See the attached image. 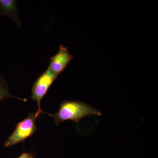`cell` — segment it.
Segmentation results:
<instances>
[{"mask_svg":"<svg viewBox=\"0 0 158 158\" xmlns=\"http://www.w3.org/2000/svg\"><path fill=\"white\" fill-rule=\"evenodd\" d=\"M57 77V76L48 68L45 72L39 76L33 85L31 98L33 101L37 102L38 109L36 113L38 116L41 113H45L41 110L40 105L41 101Z\"/></svg>","mask_w":158,"mask_h":158,"instance_id":"3957f363","label":"cell"},{"mask_svg":"<svg viewBox=\"0 0 158 158\" xmlns=\"http://www.w3.org/2000/svg\"><path fill=\"white\" fill-rule=\"evenodd\" d=\"M73 57V55L69 53L68 47L60 44L58 52L51 57L49 65L48 68L58 77L67 67Z\"/></svg>","mask_w":158,"mask_h":158,"instance_id":"277c9868","label":"cell"},{"mask_svg":"<svg viewBox=\"0 0 158 158\" xmlns=\"http://www.w3.org/2000/svg\"><path fill=\"white\" fill-rule=\"evenodd\" d=\"M0 16L9 17L18 27H21V23L18 14L17 1L0 0Z\"/></svg>","mask_w":158,"mask_h":158,"instance_id":"5b68a950","label":"cell"},{"mask_svg":"<svg viewBox=\"0 0 158 158\" xmlns=\"http://www.w3.org/2000/svg\"><path fill=\"white\" fill-rule=\"evenodd\" d=\"M54 118L56 125L70 120L78 123L81 119L88 116H100L102 112L85 102L77 101H63L59 111L55 114H48Z\"/></svg>","mask_w":158,"mask_h":158,"instance_id":"6da1fadb","label":"cell"},{"mask_svg":"<svg viewBox=\"0 0 158 158\" xmlns=\"http://www.w3.org/2000/svg\"><path fill=\"white\" fill-rule=\"evenodd\" d=\"M17 158H35V155L32 152H24Z\"/></svg>","mask_w":158,"mask_h":158,"instance_id":"52a82bcc","label":"cell"},{"mask_svg":"<svg viewBox=\"0 0 158 158\" xmlns=\"http://www.w3.org/2000/svg\"><path fill=\"white\" fill-rule=\"evenodd\" d=\"M38 116L36 113H31L19 123L14 131L5 141L4 147L7 148L13 146L32 137L37 131L36 121Z\"/></svg>","mask_w":158,"mask_h":158,"instance_id":"7a4b0ae2","label":"cell"},{"mask_svg":"<svg viewBox=\"0 0 158 158\" xmlns=\"http://www.w3.org/2000/svg\"><path fill=\"white\" fill-rule=\"evenodd\" d=\"M9 98H16L24 102L27 101L26 98L17 97L11 94L7 81L0 73V104L3 100Z\"/></svg>","mask_w":158,"mask_h":158,"instance_id":"8992f818","label":"cell"}]
</instances>
